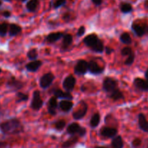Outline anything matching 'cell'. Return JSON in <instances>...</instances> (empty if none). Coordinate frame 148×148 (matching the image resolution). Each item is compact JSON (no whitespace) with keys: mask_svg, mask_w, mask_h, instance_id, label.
<instances>
[{"mask_svg":"<svg viewBox=\"0 0 148 148\" xmlns=\"http://www.w3.org/2000/svg\"><path fill=\"white\" fill-rule=\"evenodd\" d=\"M1 5H2V1H1V0H0V7H1Z\"/></svg>","mask_w":148,"mask_h":148,"instance_id":"cell-48","label":"cell"},{"mask_svg":"<svg viewBox=\"0 0 148 148\" xmlns=\"http://www.w3.org/2000/svg\"><path fill=\"white\" fill-rule=\"evenodd\" d=\"M114 49L113 48H110V46H106L104 47V51H105L106 54L107 55H110L111 53H113L114 52Z\"/></svg>","mask_w":148,"mask_h":148,"instance_id":"cell-40","label":"cell"},{"mask_svg":"<svg viewBox=\"0 0 148 148\" xmlns=\"http://www.w3.org/2000/svg\"><path fill=\"white\" fill-rule=\"evenodd\" d=\"M133 50L131 47L129 46H126V47H123V49L120 50V54L123 56H128L129 55H130L131 53H133Z\"/></svg>","mask_w":148,"mask_h":148,"instance_id":"cell-36","label":"cell"},{"mask_svg":"<svg viewBox=\"0 0 148 148\" xmlns=\"http://www.w3.org/2000/svg\"><path fill=\"white\" fill-rule=\"evenodd\" d=\"M142 143V141L140 138H135L132 140L131 147L132 148H138L139 147H140Z\"/></svg>","mask_w":148,"mask_h":148,"instance_id":"cell-38","label":"cell"},{"mask_svg":"<svg viewBox=\"0 0 148 148\" xmlns=\"http://www.w3.org/2000/svg\"><path fill=\"white\" fill-rule=\"evenodd\" d=\"M85 32H86V27H84V26H81V27H79V28L78 29L76 33L77 37H81V36H83L84 34H85Z\"/></svg>","mask_w":148,"mask_h":148,"instance_id":"cell-39","label":"cell"},{"mask_svg":"<svg viewBox=\"0 0 148 148\" xmlns=\"http://www.w3.org/2000/svg\"><path fill=\"white\" fill-rule=\"evenodd\" d=\"M78 140H79L78 136H71L70 138H68L66 141L62 143L61 148H71L78 143Z\"/></svg>","mask_w":148,"mask_h":148,"instance_id":"cell-24","label":"cell"},{"mask_svg":"<svg viewBox=\"0 0 148 148\" xmlns=\"http://www.w3.org/2000/svg\"><path fill=\"white\" fill-rule=\"evenodd\" d=\"M131 28L138 37H142L145 35L148 34V25L147 23H140L135 21L131 24Z\"/></svg>","mask_w":148,"mask_h":148,"instance_id":"cell-6","label":"cell"},{"mask_svg":"<svg viewBox=\"0 0 148 148\" xmlns=\"http://www.w3.org/2000/svg\"><path fill=\"white\" fill-rule=\"evenodd\" d=\"M147 148H148V147H147Z\"/></svg>","mask_w":148,"mask_h":148,"instance_id":"cell-51","label":"cell"},{"mask_svg":"<svg viewBox=\"0 0 148 148\" xmlns=\"http://www.w3.org/2000/svg\"><path fill=\"white\" fill-rule=\"evenodd\" d=\"M9 23L7 22L0 23V36L1 37H4L7 36L9 30Z\"/></svg>","mask_w":148,"mask_h":148,"instance_id":"cell-33","label":"cell"},{"mask_svg":"<svg viewBox=\"0 0 148 148\" xmlns=\"http://www.w3.org/2000/svg\"><path fill=\"white\" fill-rule=\"evenodd\" d=\"M104 71V66H101L96 61L91 60L88 62V72L93 75H100Z\"/></svg>","mask_w":148,"mask_h":148,"instance_id":"cell-11","label":"cell"},{"mask_svg":"<svg viewBox=\"0 0 148 148\" xmlns=\"http://www.w3.org/2000/svg\"><path fill=\"white\" fill-rule=\"evenodd\" d=\"M100 120H101V116H100V113H95L93 114L92 116L91 117L89 121V127L91 129L97 128L99 126L100 123Z\"/></svg>","mask_w":148,"mask_h":148,"instance_id":"cell-25","label":"cell"},{"mask_svg":"<svg viewBox=\"0 0 148 148\" xmlns=\"http://www.w3.org/2000/svg\"><path fill=\"white\" fill-rule=\"evenodd\" d=\"M119 39H120V41L125 45H130L132 43L131 37L127 32H124L122 33L119 37Z\"/></svg>","mask_w":148,"mask_h":148,"instance_id":"cell-29","label":"cell"},{"mask_svg":"<svg viewBox=\"0 0 148 148\" xmlns=\"http://www.w3.org/2000/svg\"><path fill=\"white\" fill-rule=\"evenodd\" d=\"M118 134V130L112 127H103L100 130V135L103 138L113 139Z\"/></svg>","mask_w":148,"mask_h":148,"instance_id":"cell-12","label":"cell"},{"mask_svg":"<svg viewBox=\"0 0 148 148\" xmlns=\"http://www.w3.org/2000/svg\"><path fill=\"white\" fill-rule=\"evenodd\" d=\"M133 86L141 92H148V81L140 77H136L133 80Z\"/></svg>","mask_w":148,"mask_h":148,"instance_id":"cell-15","label":"cell"},{"mask_svg":"<svg viewBox=\"0 0 148 148\" xmlns=\"http://www.w3.org/2000/svg\"><path fill=\"white\" fill-rule=\"evenodd\" d=\"M67 2V0H52L51 1V5H52V8L55 10H57V9L60 8L62 6L65 5Z\"/></svg>","mask_w":148,"mask_h":148,"instance_id":"cell-34","label":"cell"},{"mask_svg":"<svg viewBox=\"0 0 148 148\" xmlns=\"http://www.w3.org/2000/svg\"><path fill=\"white\" fill-rule=\"evenodd\" d=\"M22 32V27L19 25L11 23L9 25L8 33L10 37H15Z\"/></svg>","mask_w":148,"mask_h":148,"instance_id":"cell-23","label":"cell"},{"mask_svg":"<svg viewBox=\"0 0 148 148\" xmlns=\"http://www.w3.org/2000/svg\"><path fill=\"white\" fill-rule=\"evenodd\" d=\"M66 132L70 136L75 135L79 137H83L86 134V130L78 123L73 122L68 124L66 128Z\"/></svg>","mask_w":148,"mask_h":148,"instance_id":"cell-3","label":"cell"},{"mask_svg":"<svg viewBox=\"0 0 148 148\" xmlns=\"http://www.w3.org/2000/svg\"><path fill=\"white\" fill-rule=\"evenodd\" d=\"M58 108L61 111L64 113H68L73 108V103L70 100H62L59 103Z\"/></svg>","mask_w":148,"mask_h":148,"instance_id":"cell-21","label":"cell"},{"mask_svg":"<svg viewBox=\"0 0 148 148\" xmlns=\"http://www.w3.org/2000/svg\"><path fill=\"white\" fill-rule=\"evenodd\" d=\"M120 10L123 14H129L133 11V7L130 3L121 2L120 4Z\"/></svg>","mask_w":148,"mask_h":148,"instance_id":"cell-28","label":"cell"},{"mask_svg":"<svg viewBox=\"0 0 148 148\" xmlns=\"http://www.w3.org/2000/svg\"><path fill=\"white\" fill-rule=\"evenodd\" d=\"M20 1H21V2H26V1H27L28 0H19Z\"/></svg>","mask_w":148,"mask_h":148,"instance_id":"cell-47","label":"cell"},{"mask_svg":"<svg viewBox=\"0 0 148 148\" xmlns=\"http://www.w3.org/2000/svg\"><path fill=\"white\" fill-rule=\"evenodd\" d=\"M118 88V82L117 79L111 77H106L104 78L102 81V90L106 93H110Z\"/></svg>","mask_w":148,"mask_h":148,"instance_id":"cell-4","label":"cell"},{"mask_svg":"<svg viewBox=\"0 0 148 148\" xmlns=\"http://www.w3.org/2000/svg\"><path fill=\"white\" fill-rule=\"evenodd\" d=\"M54 127L57 131H62L66 127V121L64 119H59L58 121H56L53 124Z\"/></svg>","mask_w":148,"mask_h":148,"instance_id":"cell-32","label":"cell"},{"mask_svg":"<svg viewBox=\"0 0 148 148\" xmlns=\"http://www.w3.org/2000/svg\"><path fill=\"white\" fill-rule=\"evenodd\" d=\"M26 56H27L28 59L29 60H30V61L36 60L38 58V56H39L37 49H35V48L29 49V50L28 51Z\"/></svg>","mask_w":148,"mask_h":148,"instance_id":"cell-31","label":"cell"},{"mask_svg":"<svg viewBox=\"0 0 148 148\" xmlns=\"http://www.w3.org/2000/svg\"><path fill=\"white\" fill-rule=\"evenodd\" d=\"M39 0H29L26 4V9L30 12H34L37 10L39 5Z\"/></svg>","mask_w":148,"mask_h":148,"instance_id":"cell-26","label":"cell"},{"mask_svg":"<svg viewBox=\"0 0 148 148\" xmlns=\"http://www.w3.org/2000/svg\"><path fill=\"white\" fill-rule=\"evenodd\" d=\"M29 95L28 94L24 93L22 92H16V103H19L21 102H26L28 100Z\"/></svg>","mask_w":148,"mask_h":148,"instance_id":"cell-30","label":"cell"},{"mask_svg":"<svg viewBox=\"0 0 148 148\" xmlns=\"http://www.w3.org/2000/svg\"><path fill=\"white\" fill-rule=\"evenodd\" d=\"M111 146L113 148H123L124 143L121 136L116 135L113 137L111 141Z\"/></svg>","mask_w":148,"mask_h":148,"instance_id":"cell-27","label":"cell"},{"mask_svg":"<svg viewBox=\"0 0 148 148\" xmlns=\"http://www.w3.org/2000/svg\"><path fill=\"white\" fill-rule=\"evenodd\" d=\"M83 43L95 53H102L104 51V43L95 33H91L86 36L83 39Z\"/></svg>","mask_w":148,"mask_h":148,"instance_id":"cell-2","label":"cell"},{"mask_svg":"<svg viewBox=\"0 0 148 148\" xmlns=\"http://www.w3.org/2000/svg\"><path fill=\"white\" fill-rule=\"evenodd\" d=\"M43 64V62L41 60H33L26 64L25 68L29 72H36Z\"/></svg>","mask_w":148,"mask_h":148,"instance_id":"cell-18","label":"cell"},{"mask_svg":"<svg viewBox=\"0 0 148 148\" xmlns=\"http://www.w3.org/2000/svg\"><path fill=\"white\" fill-rule=\"evenodd\" d=\"M94 148H108V147H103V146H97V147H95Z\"/></svg>","mask_w":148,"mask_h":148,"instance_id":"cell-46","label":"cell"},{"mask_svg":"<svg viewBox=\"0 0 148 148\" xmlns=\"http://www.w3.org/2000/svg\"><path fill=\"white\" fill-rule=\"evenodd\" d=\"M75 85H76V79L74 77L73 75H70L67 76L64 79L63 82H62V87L63 89L67 92H71V91L73 90L75 88Z\"/></svg>","mask_w":148,"mask_h":148,"instance_id":"cell-13","label":"cell"},{"mask_svg":"<svg viewBox=\"0 0 148 148\" xmlns=\"http://www.w3.org/2000/svg\"><path fill=\"white\" fill-rule=\"evenodd\" d=\"M25 83L23 81L17 79L15 77L11 76L6 82V87L12 92H18L20 90L23 88Z\"/></svg>","mask_w":148,"mask_h":148,"instance_id":"cell-5","label":"cell"},{"mask_svg":"<svg viewBox=\"0 0 148 148\" xmlns=\"http://www.w3.org/2000/svg\"><path fill=\"white\" fill-rule=\"evenodd\" d=\"M0 132L4 135H15L24 132V127L17 118H11L0 123Z\"/></svg>","mask_w":148,"mask_h":148,"instance_id":"cell-1","label":"cell"},{"mask_svg":"<svg viewBox=\"0 0 148 148\" xmlns=\"http://www.w3.org/2000/svg\"><path fill=\"white\" fill-rule=\"evenodd\" d=\"M138 126L142 131L148 133V121L145 114L142 113H140L138 115Z\"/></svg>","mask_w":148,"mask_h":148,"instance_id":"cell-19","label":"cell"},{"mask_svg":"<svg viewBox=\"0 0 148 148\" xmlns=\"http://www.w3.org/2000/svg\"><path fill=\"white\" fill-rule=\"evenodd\" d=\"M4 1H11L12 0H4Z\"/></svg>","mask_w":148,"mask_h":148,"instance_id":"cell-49","label":"cell"},{"mask_svg":"<svg viewBox=\"0 0 148 148\" xmlns=\"http://www.w3.org/2000/svg\"><path fill=\"white\" fill-rule=\"evenodd\" d=\"M2 16L4 17H5V18H9V17H11V12L10 11H8V10H5V11H4L2 12Z\"/></svg>","mask_w":148,"mask_h":148,"instance_id":"cell-41","label":"cell"},{"mask_svg":"<svg viewBox=\"0 0 148 148\" xmlns=\"http://www.w3.org/2000/svg\"><path fill=\"white\" fill-rule=\"evenodd\" d=\"M62 19L65 23H70V22L73 20V18L72 17V14L70 12L64 13L62 16Z\"/></svg>","mask_w":148,"mask_h":148,"instance_id":"cell-37","label":"cell"},{"mask_svg":"<svg viewBox=\"0 0 148 148\" xmlns=\"http://www.w3.org/2000/svg\"><path fill=\"white\" fill-rule=\"evenodd\" d=\"M73 42V37L72 35L68 34V33H65L62 37V44H61L60 51H66L68 50V48L72 45Z\"/></svg>","mask_w":148,"mask_h":148,"instance_id":"cell-17","label":"cell"},{"mask_svg":"<svg viewBox=\"0 0 148 148\" xmlns=\"http://www.w3.org/2000/svg\"><path fill=\"white\" fill-rule=\"evenodd\" d=\"M44 106V101L41 97V92L39 90H35L33 93L30 106L33 111H39Z\"/></svg>","mask_w":148,"mask_h":148,"instance_id":"cell-9","label":"cell"},{"mask_svg":"<svg viewBox=\"0 0 148 148\" xmlns=\"http://www.w3.org/2000/svg\"><path fill=\"white\" fill-rule=\"evenodd\" d=\"M1 69L0 68V74H1Z\"/></svg>","mask_w":148,"mask_h":148,"instance_id":"cell-50","label":"cell"},{"mask_svg":"<svg viewBox=\"0 0 148 148\" xmlns=\"http://www.w3.org/2000/svg\"><path fill=\"white\" fill-rule=\"evenodd\" d=\"M91 1H92V3L94 4V5L98 7V6H100L102 4L103 0H91Z\"/></svg>","mask_w":148,"mask_h":148,"instance_id":"cell-42","label":"cell"},{"mask_svg":"<svg viewBox=\"0 0 148 148\" xmlns=\"http://www.w3.org/2000/svg\"><path fill=\"white\" fill-rule=\"evenodd\" d=\"M134 60H135V53L133 52V53H131L130 55H129V56H127V58H126V59L124 62V64L129 66H131V65L133 64V62H134Z\"/></svg>","mask_w":148,"mask_h":148,"instance_id":"cell-35","label":"cell"},{"mask_svg":"<svg viewBox=\"0 0 148 148\" xmlns=\"http://www.w3.org/2000/svg\"><path fill=\"white\" fill-rule=\"evenodd\" d=\"M107 96H108L109 98H110L112 101H115H115H120V100H123L125 98L124 94H123V92L119 89V88H116V89L114 90L113 92L109 93L108 95H107Z\"/></svg>","mask_w":148,"mask_h":148,"instance_id":"cell-22","label":"cell"},{"mask_svg":"<svg viewBox=\"0 0 148 148\" xmlns=\"http://www.w3.org/2000/svg\"><path fill=\"white\" fill-rule=\"evenodd\" d=\"M59 103L56 97H51L47 103V111L49 115L55 116L56 114V110L58 108Z\"/></svg>","mask_w":148,"mask_h":148,"instance_id":"cell-16","label":"cell"},{"mask_svg":"<svg viewBox=\"0 0 148 148\" xmlns=\"http://www.w3.org/2000/svg\"><path fill=\"white\" fill-rule=\"evenodd\" d=\"M145 79L148 81V68L147 69V70L145 71Z\"/></svg>","mask_w":148,"mask_h":148,"instance_id":"cell-44","label":"cell"},{"mask_svg":"<svg viewBox=\"0 0 148 148\" xmlns=\"http://www.w3.org/2000/svg\"><path fill=\"white\" fill-rule=\"evenodd\" d=\"M55 79V76L52 72H46L39 79V86L44 90L47 89L52 85Z\"/></svg>","mask_w":148,"mask_h":148,"instance_id":"cell-8","label":"cell"},{"mask_svg":"<svg viewBox=\"0 0 148 148\" xmlns=\"http://www.w3.org/2000/svg\"><path fill=\"white\" fill-rule=\"evenodd\" d=\"M7 147V144L5 142L0 141V148H5Z\"/></svg>","mask_w":148,"mask_h":148,"instance_id":"cell-43","label":"cell"},{"mask_svg":"<svg viewBox=\"0 0 148 148\" xmlns=\"http://www.w3.org/2000/svg\"><path fill=\"white\" fill-rule=\"evenodd\" d=\"M144 5L146 9H148V0H145V3H144Z\"/></svg>","mask_w":148,"mask_h":148,"instance_id":"cell-45","label":"cell"},{"mask_svg":"<svg viewBox=\"0 0 148 148\" xmlns=\"http://www.w3.org/2000/svg\"><path fill=\"white\" fill-rule=\"evenodd\" d=\"M52 92L54 96L56 97L57 99L70 100V101H72L73 99V97L71 95V92H67V91H62L59 88H54L52 90Z\"/></svg>","mask_w":148,"mask_h":148,"instance_id":"cell-14","label":"cell"},{"mask_svg":"<svg viewBox=\"0 0 148 148\" xmlns=\"http://www.w3.org/2000/svg\"><path fill=\"white\" fill-rule=\"evenodd\" d=\"M88 111V104L84 101H81L78 103V107L75 111L73 112V118L75 120L82 119L87 114Z\"/></svg>","mask_w":148,"mask_h":148,"instance_id":"cell-7","label":"cell"},{"mask_svg":"<svg viewBox=\"0 0 148 148\" xmlns=\"http://www.w3.org/2000/svg\"><path fill=\"white\" fill-rule=\"evenodd\" d=\"M65 33L62 32H55V33H50L46 36L45 40L49 43H54L58 41L59 39L63 37Z\"/></svg>","mask_w":148,"mask_h":148,"instance_id":"cell-20","label":"cell"},{"mask_svg":"<svg viewBox=\"0 0 148 148\" xmlns=\"http://www.w3.org/2000/svg\"><path fill=\"white\" fill-rule=\"evenodd\" d=\"M74 74L79 76H84L88 72V62L84 59H79L73 68Z\"/></svg>","mask_w":148,"mask_h":148,"instance_id":"cell-10","label":"cell"}]
</instances>
